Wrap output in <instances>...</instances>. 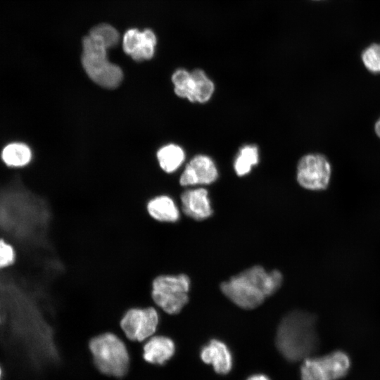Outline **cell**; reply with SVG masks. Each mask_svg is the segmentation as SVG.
Listing matches in <instances>:
<instances>
[{"label": "cell", "instance_id": "obj_1", "mask_svg": "<svg viewBox=\"0 0 380 380\" xmlns=\"http://www.w3.org/2000/svg\"><path fill=\"white\" fill-rule=\"evenodd\" d=\"M282 280L279 271L267 272L262 267L255 265L222 282L220 289L238 307L251 310L274 293Z\"/></svg>", "mask_w": 380, "mask_h": 380}, {"label": "cell", "instance_id": "obj_2", "mask_svg": "<svg viewBox=\"0 0 380 380\" xmlns=\"http://www.w3.org/2000/svg\"><path fill=\"white\" fill-rule=\"evenodd\" d=\"M315 318L310 313L294 310L280 322L275 343L280 353L289 361L296 362L309 357L318 346Z\"/></svg>", "mask_w": 380, "mask_h": 380}, {"label": "cell", "instance_id": "obj_3", "mask_svg": "<svg viewBox=\"0 0 380 380\" xmlns=\"http://www.w3.org/2000/svg\"><path fill=\"white\" fill-rule=\"evenodd\" d=\"M82 47L81 63L89 78L103 88H117L123 80V72L108 59V49L90 33L83 38Z\"/></svg>", "mask_w": 380, "mask_h": 380}, {"label": "cell", "instance_id": "obj_4", "mask_svg": "<svg viewBox=\"0 0 380 380\" xmlns=\"http://www.w3.org/2000/svg\"><path fill=\"white\" fill-rule=\"evenodd\" d=\"M88 347L94 365L101 374L115 378L127 374L130 363L129 350L116 334L100 333L89 340Z\"/></svg>", "mask_w": 380, "mask_h": 380}, {"label": "cell", "instance_id": "obj_5", "mask_svg": "<svg viewBox=\"0 0 380 380\" xmlns=\"http://www.w3.org/2000/svg\"><path fill=\"white\" fill-rule=\"evenodd\" d=\"M190 284L185 274H159L152 281V301L165 313L177 315L189 301Z\"/></svg>", "mask_w": 380, "mask_h": 380}, {"label": "cell", "instance_id": "obj_6", "mask_svg": "<svg viewBox=\"0 0 380 380\" xmlns=\"http://www.w3.org/2000/svg\"><path fill=\"white\" fill-rule=\"evenodd\" d=\"M351 366L350 358L343 350L321 357L309 356L300 367L301 380H338L345 377Z\"/></svg>", "mask_w": 380, "mask_h": 380}, {"label": "cell", "instance_id": "obj_7", "mask_svg": "<svg viewBox=\"0 0 380 380\" xmlns=\"http://www.w3.org/2000/svg\"><path fill=\"white\" fill-rule=\"evenodd\" d=\"M160 321L159 312L155 307H133L124 313L119 327L130 341L143 342L156 334Z\"/></svg>", "mask_w": 380, "mask_h": 380}, {"label": "cell", "instance_id": "obj_8", "mask_svg": "<svg viewBox=\"0 0 380 380\" xmlns=\"http://www.w3.org/2000/svg\"><path fill=\"white\" fill-rule=\"evenodd\" d=\"M331 165L322 154H308L297 166V181L303 188L318 191L327 188L331 177Z\"/></svg>", "mask_w": 380, "mask_h": 380}, {"label": "cell", "instance_id": "obj_9", "mask_svg": "<svg viewBox=\"0 0 380 380\" xmlns=\"http://www.w3.org/2000/svg\"><path fill=\"white\" fill-rule=\"evenodd\" d=\"M157 38L151 29L140 31L137 28L127 30L122 39L124 52L137 62L151 59L156 51Z\"/></svg>", "mask_w": 380, "mask_h": 380}, {"label": "cell", "instance_id": "obj_10", "mask_svg": "<svg viewBox=\"0 0 380 380\" xmlns=\"http://www.w3.org/2000/svg\"><path fill=\"white\" fill-rule=\"evenodd\" d=\"M217 170L213 160L205 155L194 157L179 177L182 186L210 184L217 178Z\"/></svg>", "mask_w": 380, "mask_h": 380}, {"label": "cell", "instance_id": "obj_11", "mask_svg": "<svg viewBox=\"0 0 380 380\" xmlns=\"http://www.w3.org/2000/svg\"><path fill=\"white\" fill-rule=\"evenodd\" d=\"M184 213L195 220H203L213 214L208 191L203 188L189 189L180 197Z\"/></svg>", "mask_w": 380, "mask_h": 380}, {"label": "cell", "instance_id": "obj_12", "mask_svg": "<svg viewBox=\"0 0 380 380\" xmlns=\"http://www.w3.org/2000/svg\"><path fill=\"white\" fill-rule=\"evenodd\" d=\"M200 357L203 362L211 365L217 374H227L232 369V354L228 346L218 339H212L204 346Z\"/></svg>", "mask_w": 380, "mask_h": 380}, {"label": "cell", "instance_id": "obj_13", "mask_svg": "<svg viewBox=\"0 0 380 380\" xmlns=\"http://www.w3.org/2000/svg\"><path fill=\"white\" fill-rule=\"evenodd\" d=\"M176 346L172 338L164 335H153L142 347L145 362L153 365H163L175 355Z\"/></svg>", "mask_w": 380, "mask_h": 380}, {"label": "cell", "instance_id": "obj_14", "mask_svg": "<svg viewBox=\"0 0 380 380\" xmlns=\"http://www.w3.org/2000/svg\"><path fill=\"white\" fill-rule=\"evenodd\" d=\"M146 211L151 219L160 223H173L179 220L180 213L174 200L166 195L150 199Z\"/></svg>", "mask_w": 380, "mask_h": 380}, {"label": "cell", "instance_id": "obj_15", "mask_svg": "<svg viewBox=\"0 0 380 380\" xmlns=\"http://www.w3.org/2000/svg\"><path fill=\"white\" fill-rule=\"evenodd\" d=\"M156 158L160 168L166 173H172L182 165L185 153L181 146L169 144L157 151Z\"/></svg>", "mask_w": 380, "mask_h": 380}, {"label": "cell", "instance_id": "obj_16", "mask_svg": "<svg viewBox=\"0 0 380 380\" xmlns=\"http://www.w3.org/2000/svg\"><path fill=\"white\" fill-rule=\"evenodd\" d=\"M1 157L4 162L8 166L22 167L30 162L32 151L26 144L15 142L4 147Z\"/></svg>", "mask_w": 380, "mask_h": 380}, {"label": "cell", "instance_id": "obj_17", "mask_svg": "<svg viewBox=\"0 0 380 380\" xmlns=\"http://www.w3.org/2000/svg\"><path fill=\"white\" fill-rule=\"evenodd\" d=\"M174 91L179 97L194 102L195 82L191 72L179 68L172 75Z\"/></svg>", "mask_w": 380, "mask_h": 380}, {"label": "cell", "instance_id": "obj_18", "mask_svg": "<svg viewBox=\"0 0 380 380\" xmlns=\"http://www.w3.org/2000/svg\"><path fill=\"white\" fill-rule=\"evenodd\" d=\"M258 150L255 145H246L240 148L234 161V170L239 176L250 172L252 167L258 163Z\"/></svg>", "mask_w": 380, "mask_h": 380}, {"label": "cell", "instance_id": "obj_19", "mask_svg": "<svg viewBox=\"0 0 380 380\" xmlns=\"http://www.w3.org/2000/svg\"><path fill=\"white\" fill-rule=\"evenodd\" d=\"M191 73L195 82L194 102L205 103L213 94V82L202 70L196 69Z\"/></svg>", "mask_w": 380, "mask_h": 380}, {"label": "cell", "instance_id": "obj_20", "mask_svg": "<svg viewBox=\"0 0 380 380\" xmlns=\"http://www.w3.org/2000/svg\"><path fill=\"white\" fill-rule=\"evenodd\" d=\"M89 33L99 38L108 49L116 46L120 39L117 29L108 23H101L93 27Z\"/></svg>", "mask_w": 380, "mask_h": 380}, {"label": "cell", "instance_id": "obj_21", "mask_svg": "<svg viewBox=\"0 0 380 380\" xmlns=\"http://www.w3.org/2000/svg\"><path fill=\"white\" fill-rule=\"evenodd\" d=\"M362 60L366 68L372 73H380V44H373L362 53Z\"/></svg>", "mask_w": 380, "mask_h": 380}, {"label": "cell", "instance_id": "obj_22", "mask_svg": "<svg viewBox=\"0 0 380 380\" xmlns=\"http://www.w3.org/2000/svg\"><path fill=\"white\" fill-rule=\"evenodd\" d=\"M15 259V252L13 247L0 239V269L11 265Z\"/></svg>", "mask_w": 380, "mask_h": 380}, {"label": "cell", "instance_id": "obj_23", "mask_svg": "<svg viewBox=\"0 0 380 380\" xmlns=\"http://www.w3.org/2000/svg\"><path fill=\"white\" fill-rule=\"evenodd\" d=\"M246 380H270V379L263 374H255L248 377Z\"/></svg>", "mask_w": 380, "mask_h": 380}, {"label": "cell", "instance_id": "obj_24", "mask_svg": "<svg viewBox=\"0 0 380 380\" xmlns=\"http://www.w3.org/2000/svg\"><path fill=\"white\" fill-rule=\"evenodd\" d=\"M374 130L376 135L380 138V118L375 123Z\"/></svg>", "mask_w": 380, "mask_h": 380}, {"label": "cell", "instance_id": "obj_25", "mask_svg": "<svg viewBox=\"0 0 380 380\" xmlns=\"http://www.w3.org/2000/svg\"><path fill=\"white\" fill-rule=\"evenodd\" d=\"M1 369H0V378H1Z\"/></svg>", "mask_w": 380, "mask_h": 380}]
</instances>
